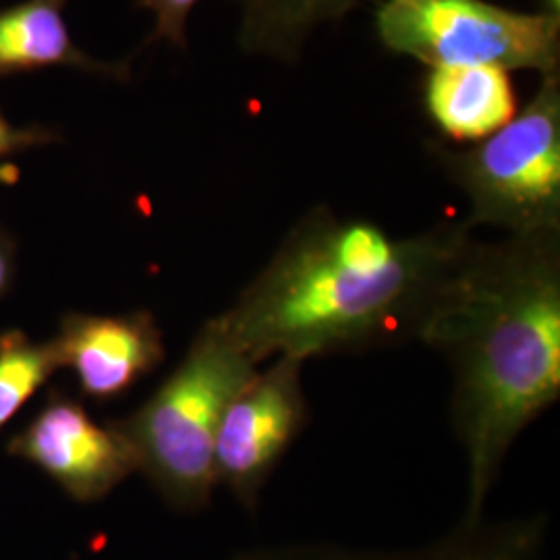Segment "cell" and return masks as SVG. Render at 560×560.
<instances>
[{"label":"cell","instance_id":"1","mask_svg":"<svg viewBox=\"0 0 560 560\" xmlns=\"http://www.w3.org/2000/svg\"><path fill=\"white\" fill-rule=\"evenodd\" d=\"M471 240L465 222L395 237L376 222L316 206L214 318L258 365L418 342Z\"/></svg>","mask_w":560,"mask_h":560},{"label":"cell","instance_id":"2","mask_svg":"<svg viewBox=\"0 0 560 560\" xmlns=\"http://www.w3.org/2000/svg\"><path fill=\"white\" fill-rule=\"evenodd\" d=\"M418 342L448 363L463 513H486L521 434L560 400V231L469 241Z\"/></svg>","mask_w":560,"mask_h":560},{"label":"cell","instance_id":"3","mask_svg":"<svg viewBox=\"0 0 560 560\" xmlns=\"http://www.w3.org/2000/svg\"><path fill=\"white\" fill-rule=\"evenodd\" d=\"M258 368L210 318L152 397L115 421L136 451L138 471L173 509L208 506L217 490L214 444L222 413Z\"/></svg>","mask_w":560,"mask_h":560},{"label":"cell","instance_id":"4","mask_svg":"<svg viewBox=\"0 0 560 560\" xmlns=\"http://www.w3.org/2000/svg\"><path fill=\"white\" fill-rule=\"evenodd\" d=\"M442 166L465 194V224L506 235L560 231V80L541 78L529 104L497 133Z\"/></svg>","mask_w":560,"mask_h":560},{"label":"cell","instance_id":"5","mask_svg":"<svg viewBox=\"0 0 560 560\" xmlns=\"http://www.w3.org/2000/svg\"><path fill=\"white\" fill-rule=\"evenodd\" d=\"M382 44L436 67H499L559 75L560 15L517 13L483 0H384Z\"/></svg>","mask_w":560,"mask_h":560},{"label":"cell","instance_id":"6","mask_svg":"<svg viewBox=\"0 0 560 560\" xmlns=\"http://www.w3.org/2000/svg\"><path fill=\"white\" fill-rule=\"evenodd\" d=\"M298 358H275L229 400L214 444V478L254 513L261 490L310 421Z\"/></svg>","mask_w":560,"mask_h":560},{"label":"cell","instance_id":"7","mask_svg":"<svg viewBox=\"0 0 560 560\" xmlns=\"http://www.w3.org/2000/svg\"><path fill=\"white\" fill-rule=\"evenodd\" d=\"M11 457L36 465L78 502L108 497L138 471L131 442L115 421L98 423L81 400L52 388L20 432L7 442Z\"/></svg>","mask_w":560,"mask_h":560},{"label":"cell","instance_id":"8","mask_svg":"<svg viewBox=\"0 0 560 560\" xmlns=\"http://www.w3.org/2000/svg\"><path fill=\"white\" fill-rule=\"evenodd\" d=\"M52 340L59 368L71 370L88 399H119L166 355L159 320L148 310L62 316Z\"/></svg>","mask_w":560,"mask_h":560},{"label":"cell","instance_id":"9","mask_svg":"<svg viewBox=\"0 0 560 560\" xmlns=\"http://www.w3.org/2000/svg\"><path fill=\"white\" fill-rule=\"evenodd\" d=\"M546 515L490 520L463 513L436 540L416 548L370 550L330 541L275 544L235 552L229 560H540L548 540Z\"/></svg>","mask_w":560,"mask_h":560},{"label":"cell","instance_id":"10","mask_svg":"<svg viewBox=\"0 0 560 560\" xmlns=\"http://www.w3.org/2000/svg\"><path fill=\"white\" fill-rule=\"evenodd\" d=\"M69 0H21L0 9V78L71 69L115 81L131 80L127 60L88 55L65 20Z\"/></svg>","mask_w":560,"mask_h":560},{"label":"cell","instance_id":"11","mask_svg":"<svg viewBox=\"0 0 560 560\" xmlns=\"http://www.w3.org/2000/svg\"><path fill=\"white\" fill-rule=\"evenodd\" d=\"M425 106L451 140H486L517 115L509 73L499 67H436L425 83Z\"/></svg>","mask_w":560,"mask_h":560},{"label":"cell","instance_id":"12","mask_svg":"<svg viewBox=\"0 0 560 560\" xmlns=\"http://www.w3.org/2000/svg\"><path fill=\"white\" fill-rule=\"evenodd\" d=\"M372 0H249L243 7V50L275 59L298 60L310 36Z\"/></svg>","mask_w":560,"mask_h":560},{"label":"cell","instance_id":"13","mask_svg":"<svg viewBox=\"0 0 560 560\" xmlns=\"http://www.w3.org/2000/svg\"><path fill=\"white\" fill-rule=\"evenodd\" d=\"M60 370L52 340L36 342L20 328L0 332V430Z\"/></svg>","mask_w":560,"mask_h":560},{"label":"cell","instance_id":"14","mask_svg":"<svg viewBox=\"0 0 560 560\" xmlns=\"http://www.w3.org/2000/svg\"><path fill=\"white\" fill-rule=\"evenodd\" d=\"M200 0H136L154 18V30L148 42H168L175 48L187 46V20ZM249 2V0H243Z\"/></svg>","mask_w":560,"mask_h":560},{"label":"cell","instance_id":"15","mask_svg":"<svg viewBox=\"0 0 560 560\" xmlns=\"http://www.w3.org/2000/svg\"><path fill=\"white\" fill-rule=\"evenodd\" d=\"M62 141L59 129L48 125H15L0 110V161Z\"/></svg>","mask_w":560,"mask_h":560},{"label":"cell","instance_id":"16","mask_svg":"<svg viewBox=\"0 0 560 560\" xmlns=\"http://www.w3.org/2000/svg\"><path fill=\"white\" fill-rule=\"evenodd\" d=\"M18 272V243L0 224V300L11 291Z\"/></svg>","mask_w":560,"mask_h":560},{"label":"cell","instance_id":"17","mask_svg":"<svg viewBox=\"0 0 560 560\" xmlns=\"http://www.w3.org/2000/svg\"><path fill=\"white\" fill-rule=\"evenodd\" d=\"M546 2V13H552V15H560V0H544Z\"/></svg>","mask_w":560,"mask_h":560}]
</instances>
